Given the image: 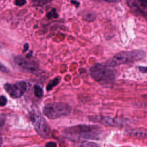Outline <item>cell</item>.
Segmentation results:
<instances>
[{
	"label": "cell",
	"instance_id": "cell-8",
	"mask_svg": "<svg viewBox=\"0 0 147 147\" xmlns=\"http://www.w3.org/2000/svg\"><path fill=\"white\" fill-rule=\"evenodd\" d=\"M14 62L21 68L30 72H34L38 69V64L32 60L30 57H24L21 55L16 56L14 58Z\"/></svg>",
	"mask_w": 147,
	"mask_h": 147
},
{
	"label": "cell",
	"instance_id": "cell-19",
	"mask_svg": "<svg viewBox=\"0 0 147 147\" xmlns=\"http://www.w3.org/2000/svg\"><path fill=\"white\" fill-rule=\"evenodd\" d=\"M26 3V0H15V4L18 6H22Z\"/></svg>",
	"mask_w": 147,
	"mask_h": 147
},
{
	"label": "cell",
	"instance_id": "cell-22",
	"mask_svg": "<svg viewBox=\"0 0 147 147\" xmlns=\"http://www.w3.org/2000/svg\"><path fill=\"white\" fill-rule=\"evenodd\" d=\"M56 146H57V144L54 142H49L45 145V146H47V147H56Z\"/></svg>",
	"mask_w": 147,
	"mask_h": 147
},
{
	"label": "cell",
	"instance_id": "cell-10",
	"mask_svg": "<svg viewBox=\"0 0 147 147\" xmlns=\"http://www.w3.org/2000/svg\"><path fill=\"white\" fill-rule=\"evenodd\" d=\"M60 80H61V77L60 76H57V77L55 78L53 80H51L48 83V84L47 85V87H46L47 91H50L52 89L53 87L57 86L59 83Z\"/></svg>",
	"mask_w": 147,
	"mask_h": 147
},
{
	"label": "cell",
	"instance_id": "cell-16",
	"mask_svg": "<svg viewBox=\"0 0 147 147\" xmlns=\"http://www.w3.org/2000/svg\"><path fill=\"white\" fill-rule=\"evenodd\" d=\"M0 71L4 73H6V74H8L10 72L9 68H7L5 65H4L3 64L1 63H0Z\"/></svg>",
	"mask_w": 147,
	"mask_h": 147
},
{
	"label": "cell",
	"instance_id": "cell-12",
	"mask_svg": "<svg viewBox=\"0 0 147 147\" xmlns=\"http://www.w3.org/2000/svg\"><path fill=\"white\" fill-rule=\"evenodd\" d=\"M134 6H140L143 9L147 8V0H136Z\"/></svg>",
	"mask_w": 147,
	"mask_h": 147
},
{
	"label": "cell",
	"instance_id": "cell-6",
	"mask_svg": "<svg viewBox=\"0 0 147 147\" xmlns=\"http://www.w3.org/2000/svg\"><path fill=\"white\" fill-rule=\"evenodd\" d=\"M88 119L90 121L99 122L113 127H123L129 123L127 119L104 115H91L88 117Z\"/></svg>",
	"mask_w": 147,
	"mask_h": 147
},
{
	"label": "cell",
	"instance_id": "cell-17",
	"mask_svg": "<svg viewBox=\"0 0 147 147\" xmlns=\"http://www.w3.org/2000/svg\"><path fill=\"white\" fill-rule=\"evenodd\" d=\"M81 146H98V144L94 143V142H84Z\"/></svg>",
	"mask_w": 147,
	"mask_h": 147
},
{
	"label": "cell",
	"instance_id": "cell-7",
	"mask_svg": "<svg viewBox=\"0 0 147 147\" xmlns=\"http://www.w3.org/2000/svg\"><path fill=\"white\" fill-rule=\"evenodd\" d=\"M3 88L10 97L17 99L21 98L27 90V84L24 81H20L14 83H6Z\"/></svg>",
	"mask_w": 147,
	"mask_h": 147
},
{
	"label": "cell",
	"instance_id": "cell-3",
	"mask_svg": "<svg viewBox=\"0 0 147 147\" xmlns=\"http://www.w3.org/2000/svg\"><path fill=\"white\" fill-rule=\"evenodd\" d=\"M90 71L92 78L101 84H110L115 81L116 73L112 67L106 64H96L92 66Z\"/></svg>",
	"mask_w": 147,
	"mask_h": 147
},
{
	"label": "cell",
	"instance_id": "cell-20",
	"mask_svg": "<svg viewBox=\"0 0 147 147\" xmlns=\"http://www.w3.org/2000/svg\"><path fill=\"white\" fill-rule=\"evenodd\" d=\"M138 70L140 72L143 74H147V67H143V66H139Z\"/></svg>",
	"mask_w": 147,
	"mask_h": 147
},
{
	"label": "cell",
	"instance_id": "cell-18",
	"mask_svg": "<svg viewBox=\"0 0 147 147\" xmlns=\"http://www.w3.org/2000/svg\"><path fill=\"white\" fill-rule=\"evenodd\" d=\"M6 121V117L4 114L0 115V127H2L5 122Z\"/></svg>",
	"mask_w": 147,
	"mask_h": 147
},
{
	"label": "cell",
	"instance_id": "cell-2",
	"mask_svg": "<svg viewBox=\"0 0 147 147\" xmlns=\"http://www.w3.org/2000/svg\"><path fill=\"white\" fill-rule=\"evenodd\" d=\"M146 53L141 50L124 51L118 52L109 59L105 64L114 67L122 64H130L144 59Z\"/></svg>",
	"mask_w": 147,
	"mask_h": 147
},
{
	"label": "cell",
	"instance_id": "cell-9",
	"mask_svg": "<svg viewBox=\"0 0 147 147\" xmlns=\"http://www.w3.org/2000/svg\"><path fill=\"white\" fill-rule=\"evenodd\" d=\"M126 133L131 137L147 138V130L140 129H131L126 130Z\"/></svg>",
	"mask_w": 147,
	"mask_h": 147
},
{
	"label": "cell",
	"instance_id": "cell-11",
	"mask_svg": "<svg viewBox=\"0 0 147 147\" xmlns=\"http://www.w3.org/2000/svg\"><path fill=\"white\" fill-rule=\"evenodd\" d=\"M34 92L36 96L38 98H41L43 96V90L42 88L38 84H36L34 86Z\"/></svg>",
	"mask_w": 147,
	"mask_h": 147
},
{
	"label": "cell",
	"instance_id": "cell-23",
	"mask_svg": "<svg viewBox=\"0 0 147 147\" xmlns=\"http://www.w3.org/2000/svg\"><path fill=\"white\" fill-rule=\"evenodd\" d=\"M29 49V44L28 43H26L24 45V49H23V52H26Z\"/></svg>",
	"mask_w": 147,
	"mask_h": 147
},
{
	"label": "cell",
	"instance_id": "cell-15",
	"mask_svg": "<svg viewBox=\"0 0 147 147\" xmlns=\"http://www.w3.org/2000/svg\"><path fill=\"white\" fill-rule=\"evenodd\" d=\"M47 16L48 18H52V17L56 18L58 16V15H57V14L56 13V12L55 10H52V11H51L50 12H49L47 14Z\"/></svg>",
	"mask_w": 147,
	"mask_h": 147
},
{
	"label": "cell",
	"instance_id": "cell-1",
	"mask_svg": "<svg viewBox=\"0 0 147 147\" xmlns=\"http://www.w3.org/2000/svg\"><path fill=\"white\" fill-rule=\"evenodd\" d=\"M102 130L96 125H78L68 127L62 131L63 137L74 142L82 141L86 140H99Z\"/></svg>",
	"mask_w": 147,
	"mask_h": 147
},
{
	"label": "cell",
	"instance_id": "cell-13",
	"mask_svg": "<svg viewBox=\"0 0 147 147\" xmlns=\"http://www.w3.org/2000/svg\"><path fill=\"white\" fill-rule=\"evenodd\" d=\"M95 15L92 13H88V14H86L84 15L83 16V18L84 20L87 21H92L94 19H95Z\"/></svg>",
	"mask_w": 147,
	"mask_h": 147
},
{
	"label": "cell",
	"instance_id": "cell-14",
	"mask_svg": "<svg viewBox=\"0 0 147 147\" xmlns=\"http://www.w3.org/2000/svg\"><path fill=\"white\" fill-rule=\"evenodd\" d=\"M7 102V98L3 96V95H1L0 96V106H4L6 105Z\"/></svg>",
	"mask_w": 147,
	"mask_h": 147
},
{
	"label": "cell",
	"instance_id": "cell-5",
	"mask_svg": "<svg viewBox=\"0 0 147 147\" xmlns=\"http://www.w3.org/2000/svg\"><path fill=\"white\" fill-rule=\"evenodd\" d=\"M30 118L35 130L41 137L44 138H47L49 137L51 134L50 127L38 111L32 110L30 113Z\"/></svg>",
	"mask_w": 147,
	"mask_h": 147
},
{
	"label": "cell",
	"instance_id": "cell-24",
	"mask_svg": "<svg viewBox=\"0 0 147 147\" xmlns=\"http://www.w3.org/2000/svg\"><path fill=\"white\" fill-rule=\"evenodd\" d=\"M2 137L0 135V146L2 145Z\"/></svg>",
	"mask_w": 147,
	"mask_h": 147
},
{
	"label": "cell",
	"instance_id": "cell-4",
	"mask_svg": "<svg viewBox=\"0 0 147 147\" xmlns=\"http://www.w3.org/2000/svg\"><path fill=\"white\" fill-rule=\"evenodd\" d=\"M42 111L48 118L56 119L68 115L71 112V107L64 102H54L46 105Z\"/></svg>",
	"mask_w": 147,
	"mask_h": 147
},
{
	"label": "cell",
	"instance_id": "cell-21",
	"mask_svg": "<svg viewBox=\"0 0 147 147\" xmlns=\"http://www.w3.org/2000/svg\"><path fill=\"white\" fill-rule=\"evenodd\" d=\"M95 2H118L121 0H92Z\"/></svg>",
	"mask_w": 147,
	"mask_h": 147
}]
</instances>
